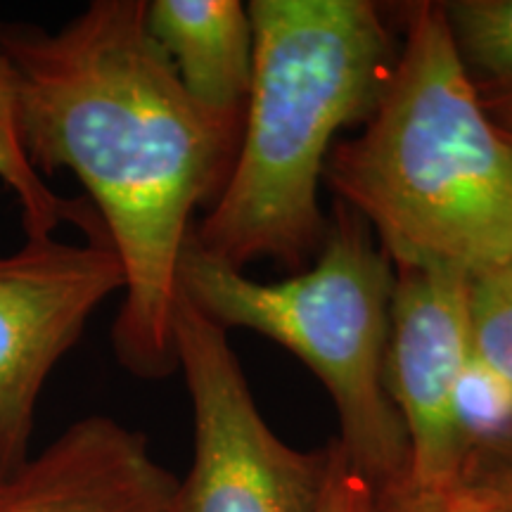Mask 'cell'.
<instances>
[{"instance_id":"obj_1","label":"cell","mask_w":512,"mask_h":512,"mask_svg":"<svg viewBox=\"0 0 512 512\" xmlns=\"http://www.w3.org/2000/svg\"><path fill=\"white\" fill-rule=\"evenodd\" d=\"M19 136L38 174L69 169L124 268L112 325L128 373L178 370L174 304L192 214L226 183L238 140L202 114L145 27V0H93L57 31L5 24Z\"/></svg>"},{"instance_id":"obj_2","label":"cell","mask_w":512,"mask_h":512,"mask_svg":"<svg viewBox=\"0 0 512 512\" xmlns=\"http://www.w3.org/2000/svg\"><path fill=\"white\" fill-rule=\"evenodd\" d=\"M366 131L332 147L325 176L394 268L475 280L512 264V140L460 62L441 3H415Z\"/></svg>"},{"instance_id":"obj_3","label":"cell","mask_w":512,"mask_h":512,"mask_svg":"<svg viewBox=\"0 0 512 512\" xmlns=\"http://www.w3.org/2000/svg\"><path fill=\"white\" fill-rule=\"evenodd\" d=\"M254 76L230 174L197 247L240 268H302L320 249L318 183L339 128L370 119L396 64L392 34L368 0H252Z\"/></svg>"},{"instance_id":"obj_4","label":"cell","mask_w":512,"mask_h":512,"mask_svg":"<svg viewBox=\"0 0 512 512\" xmlns=\"http://www.w3.org/2000/svg\"><path fill=\"white\" fill-rule=\"evenodd\" d=\"M396 268L368 223L339 202L309 271L259 283L188 238L178 290L223 330L245 328L283 344L335 401L337 444L375 489L408 475L406 427L387 389Z\"/></svg>"},{"instance_id":"obj_5","label":"cell","mask_w":512,"mask_h":512,"mask_svg":"<svg viewBox=\"0 0 512 512\" xmlns=\"http://www.w3.org/2000/svg\"><path fill=\"white\" fill-rule=\"evenodd\" d=\"M171 328L195 420V456L174 512H316L328 448L297 451L268 427L228 330L181 290Z\"/></svg>"},{"instance_id":"obj_6","label":"cell","mask_w":512,"mask_h":512,"mask_svg":"<svg viewBox=\"0 0 512 512\" xmlns=\"http://www.w3.org/2000/svg\"><path fill=\"white\" fill-rule=\"evenodd\" d=\"M107 235L72 245L27 240L0 256V482L29 463L36 406L50 373L79 342L88 318L124 292Z\"/></svg>"},{"instance_id":"obj_7","label":"cell","mask_w":512,"mask_h":512,"mask_svg":"<svg viewBox=\"0 0 512 512\" xmlns=\"http://www.w3.org/2000/svg\"><path fill=\"white\" fill-rule=\"evenodd\" d=\"M470 283L446 268H396L387 389L406 427L408 479L425 489L463 482L472 453Z\"/></svg>"},{"instance_id":"obj_8","label":"cell","mask_w":512,"mask_h":512,"mask_svg":"<svg viewBox=\"0 0 512 512\" xmlns=\"http://www.w3.org/2000/svg\"><path fill=\"white\" fill-rule=\"evenodd\" d=\"M178 484L143 434L91 415L29 458L5 484L0 512H174Z\"/></svg>"},{"instance_id":"obj_9","label":"cell","mask_w":512,"mask_h":512,"mask_svg":"<svg viewBox=\"0 0 512 512\" xmlns=\"http://www.w3.org/2000/svg\"><path fill=\"white\" fill-rule=\"evenodd\" d=\"M145 27L178 81L223 133L240 140L254 76V29L240 0H145Z\"/></svg>"},{"instance_id":"obj_10","label":"cell","mask_w":512,"mask_h":512,"mask_svg":"<svg viewBox=\"0 0 512 512\" xmlns=\"http://www.w3.org/2000/svg\"><path fill=\"white\" fill-rule=\"evenodd\" d=\"M486 114L512 140V0L441 3Z\"/></svg>"},{"instance_id":"obj_11","label":"cell","mask_w":512,"mask_h":512,"mask_svg":"<svg viewBox=\"0 0 512 512\" xmlns=\"http://www.w3.org/2000/svg\"><path fill=\"white\" fill-rule=\"evenodd\" d=\"M0 181L8 185L22 211V226L27 240L55 238L64 223H76L88 238L105 235L100 219H95L81 204L62 200L50 190L43 176L29 162L19 136L17 76L8 53L0 46Z\"/></svg>"},{"instance_id":"obj_12","label":"cell","mask_w":512,"mask_h":512,"mask_svg":"<svg viewBox=\"0 0 512 512\" xmlns=\"http://www.w3.org/2000/svg\"><path fill=\"white\" fill-rule=\"evenodd\" d=\"M472 366L512 403V264L470 283Z\"/></svg>"},{"instance_id":"obj_13","label":"cell","mask_w":512,"mask_h":512,"mask_svg":"<svg viewBox=\"0 0 512 512\" xmlns=\"http://www.w3.org/2000/svg\"><path fill=\"white\" fill-rule=\"evenodd\" d=\"M375 512H512V508L467 482L425 489L406 475L375 489Z\"/></svg>"},{"instance_id":"obj_14","label":"cell","mask_w":512,"mask_h":512,"mask_svg":"<svg viewBox=\"0 0 512 512\" xmlns=\"http://www.w3.org/2000/svg\"><path fill=\"white\" fill-rule=\"evenodd\" d=\"M316 512H375V486L349 463L337 439L328 446V472Z\"/></svg>"},{"instance_id":"obj_15","label":"cell","mask_w":512,"mask_h":512,"mask_svg":"<svg viewBox=\"0 0 512 512\" xmlns=\"http://www.w3.org/2000/svg\"><path fill=\"white\" fill-rule=\"evenodd\" d=\"M463 482L479 486L512 508V425L472 448Z\"/></svg>"},{"instance_id":"obj_16","label":"cell","mask_w":512,"mask_h":512,"mask_svg":"<svg viewBox=\"0 0 512 512\" xmlns=\"http://www.w3.org/2000/svg\"><path fill=\"white\" fill-rule=\"evenodd\" d=\"M3 494H5V484L0 482V498H3Z\"/></svg>"}]
</instances>
